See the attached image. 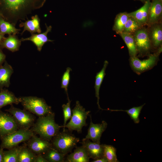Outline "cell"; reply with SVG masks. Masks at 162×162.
<instances>
[{
  "label": "cell",
  "instance_id": "1",
  "mask_svg": "<svg viewBox=\"0 0 162 162\" xmlns=\"http://www.w3.org/2000/svg\"><path fill=\"white\" fill-rule=\"evenodd\" d=\"M45 0H1L10 21L16 23L25 19L35 10L42 7Z\"/></svg>",
  "mask_w": 162,
  "mask_h": 162
},
{
  "label": "cell",
  "instance_id": "2",
  "mask_svg": "<svg viewBox=\"0 0 162 162\" xmlns=\"http://www.w3.org/2000/svg\"><path fill=\"white\" fill-rule=\"evenodd\" d=\"M54 112L38 117L30 129L34 134H38L43 139L50 141L59 132L62 126L57 124L55 120Z\"/></svg>",
  "mask_w": 162,
  "mask_h": 162
},
{
  "label": "cell",
  "instance_id": "3",
  "mask_svg": "<svg viewBox=\"0 0 162 162\" xmlns=\"http://www.w3.org/2000/svg\"><path fill=\"white\" fill-rule=\"evenodd\" d=\"M80 139L68 130L59 132L51 140L52 146L60 153L66 155L76 146Z\"/></svg>",
  "mask_w": 162,
  "mask_h": 162
},
{
  "label": "cell",
  "instance_id": "4",
  "mask_svg": "<svg viewBox=\"0 0 162 162\" xmlns=\"http://www.w3.org/2000/svg\"><path fill=\"white\" fill-rule=\"evenodd\" d=\"M19 98L24 109L40 117L53 112L51 107L42 98L34 96H23Z\"/></svg>",
  "mask_w": 162,
  "mask_h": 162
},
{
  "label": "cell",
  "instance_id": "5",
  "mask_svg": "<svg viewBox=\"0 0 162 162\" xmlns=\"http://www.w3.org/2000/svg\"><path fill=\"white\" fill-rule=\"evenodd\" d=\"M90 112L86 111L79 101H76L75 107L72 110L70 121L65 125L62 126L63 130H65L66 128L71 132L76 130L78 133L81 132L82 128L87 125L86 120Z\"/></svg>",
  "mask_w": 162,
  "mask_h": 162
},
{
  "label": "cell",
  "instance_id": "6",
  "mask_svg": "<svg viewBox=\"0 0 162 162\" xmlns=\"http://www.w3.org/2000/svg\"><path fill=\"white\" fill-rule=\"evenodd\" d=\"M34 134L30 129H19L0 138V148L8 149L17 146L20 143L26 142Z\"/></svg>",
  "mask_w": 162,
  "mask_h": 162
},
{
  "label": "cell",
  "instance_id": "7",
  "mask_svg": "<svg viewBox=\"0 0 162 162\" xmlns=\"http://www.w3.org/2000/svg\"><path fill=\"white\" fill-rule=\"evenodd\" d=\"M5 110L10 114L15 120L19 129H29L34 124L35 117L32 113L24 109L16 108L12 104Z\"/></svg>",
  "mask_w": 162,
  "mask_h": 162
},
{
  "label": "cell",
  "instance_id": "8",
  "mask_svg": "<svg viewBox=\"0 0 162 162\" xmlns=\"http://www.w3.org/2000/svg\"><path fill=\"white\" fill-rule=\"evenodd\" d=\"M19 129L13 116L8 112L0 110V139Z\"/></svg>",
  "mask_w": 162,
  "mask_h": 162
},
{
  "label": "cell",
  "instance_id": "9",
  "mask_svg": "<svg viewBox=\"0 0 162 162\" xmlns=\"http://www.w3.org/2000/svg\"><path fill=\"white\" fill-rule=\"evenodd\" d=\"M25 144L36 155L43 154L52 146L50 141L38 137L35 134L26 142Z\"/></svg>",
  "mask_w": 162,
  "mask_h": 162
},
{
  "label": "cell",
  "instance_id": "10",
  "mask_svg": "<svg viewBox=\"0 0 162 162\" xmlns=\"http://www.w3.org/2000/svg\"><path fill=\"white\" fill-rule=\"evenodd\" d=\"M133 35L137 52H146L149 50L151 44L147 28L142 27L137 30Z\"/></svg>",
  "mask_w": 162,
  "mask_h": 162
},
{
  "label": "cell",
  "instance_id": "11",
  "mask_svg": "<svg viewBox=\"0 0 162 162\" xmlns=\"http://www.w3.org/2000/svg\"><path fill=\"white\" fill-rule=\"evenodd\" d=\"M90 117V122L88 133L85 137L82 140L88 139L93 142L100 143L102 134L106 128L107 124L104 121H102L101 123L94 124L92 122L91 115Z\"/></svg>",
  "mask_w": 162,
  "mask_h": 162
},
{
  "label": "cell",
  "instance_id": "12",
  "mask_svg": "<svg viewBox=\"0 0 162 162\" xmlns=\"http://www.w3.org/2000/svg\"><path fill=\"white\" fill-rule=\"evenodd\" d=\"M80 143L87 151L90 158L95 160L104 156L103 144L91 142L88 139L82 140Z\"/></svg>",
  "mask_w": 162,
  "mask_h": 162
},
{
  "label": "cell",
  "instance_id": "13",
  "mask_svg": "<svg viewBox=\"0 0 162 162\" xmlns=\"http://www.w3.org/2000/svg\"><path fill=\"white\" fill-rule=\"evenodd\" d=\"M162 14V2L159 0H154L149 8L146 25L149 26L160 22Z\"/></svg>",
  "mask_w": 162,
  "mask_h": 162
},
{
  "label": "cell",
  "instance_id": "14",
  "mask_svg": "<svg viewBox=\"0 0 162 162\" xmlns=\"http://www.w3.org/2000/svg\"><path fill=\"white\" fill-rule=\"evenodd\" d=\"M156 55H151L147 59L141 60L136 57H131L130 63L133 68L136 71L142 72L151 68L155 63Z\"/></svg>",
  "mask_w": 162,
  "mask_h": 162
},
{
  "label": "cell",
  "instance_id": "15",
  "mask_svg": "<svg viewBox=\"0 0 162 162\" xmlns=\"http://www.w3.org/2000/svg\"><path fill=\"white\" fill-rule=\"evenodd\" d=\"M147 28L149 37L154 46L157 47L161 45L162 42V27L160 22L148 26Z\"/></svg>",
  "mask_w": 162,
  "mask_h": 162
},
{
  "label": "cell",
  "instance_id": "16",
  "mask_svg": "<svg viewBox=\"0 0 162 162\" xmlns=\"http://www.w3.org/2000/svg\"><path fill=\"white\" fill-rule=\"evenodd\" d=\"M151 3L149 0H147L144 5L138 10L128 13V16L134 18L142 26L146 25L148 11Z\"/></svg>",
  "mask_w": 162,
  "mask_h": 162
},
{
  "label": "cell",
  "instance_id": "17",
  "mask_svg": "<svg viewBox=\"0 0 162 162\" xmlns=\"http://www.w3.org/2000/svg\"><path fill=\"white\" fill-rule=\"evenodd\" d=\"M46 31L43 33L38 34H32L30 37L26 38H22L21 40H29L33 42L37 47L38 50L40 51L44 45L48 41H52L48 38L47 34L48 33L51 31V26H48L46 25Z\"/></svg>",
  "mask_w": 162,
  "mask_h": 162
},
{
  "label": "cell",
  "instance_id": "18",
  "mask_svg": "<svg viewBox=\"0 0 162 162\" xmlns=\"http://www.w3.org/2000/svg\"><path fill=\"white\" fill-rule=\"evenodd\" d=\"M90 158L84 147L82 146L76 147L73 152L68 155L67 162H88Z\"/></svg>",
  "mask_w": 162,
  "mask_h": 162
},
{
  "label": "cell",
  "instance_id": "19",
  "mask_svg": "<svg viewBox=\"0 0 162 162\" xmlns=\"http://www.w3.org/2000/svg\"><path fill=\"white\" fill-rule=\"evenodd\" d=\"M20 102L19 98L16 97L11 92L3 90L0 92V110L8 104H18Z\"/></svg>",
  "mask_w": 162,
  "mask_h": 162
},
{
  "label": "cell",
  "instance_id": "20",
  "mask_svg": "<svg viewBox=\"0 0 162 162\" xmlns=\"http://www.w3.org/2000/svg\"><path fill=\"white\" fill-rule=\"evenodd\" d=\"M119 34L127 45L130 57H136L138 52L133 34L122 32Z\"/></svg>",
  "mask_w": 162,
  "mask_h": 162
},
{
  "label": "cell",
  "instance_id": "21",
  "mask_svg": "<svg viewBox=\"0 0 162 162\" xmlns=\"http://www.w3.org/2000/svg\"><path fill=\"white\" fill-rule=\"evenodd\" d=\"M108 62L105 61L104 63V65L102 69L98 73H97L95 76L94 88L95 90V96L97 98V104L98 108L100 109L104 110L100 107L99 104V90L100 89L105 75V70L108 65Z\"/></svg>",
  "mask_w": 162,
  "mask_h": 162
},
{
  "label": "cell",
  "instance_id": "22",
  "mask_svg": "<svg viewBox=\"0 0 162 162\" xmlns=\"http://www.w3.org/2000/svg\"><path fill=\"white\" fill-rule=\"evenodd\" d=\"M48 162H63L65 155L58 152L52 146L42 154Z\"/></svg>",
  "mask_w": 162,
  "mask_h": 162
},
{
  "label": "cell",
  "instance_id": "23",
  "mask_svg": "<svg viewBox=\"0 0 162 162\" xmlns=\"http://www.w3.org/2000/svg\"><path fill=\"white\" fill-rule=\"evenodd\" d=\"M36 154L26 145L20 146L18 155V162H34Z\"/></svg>",
  "mask_w": 162,
  "mask_h": 162
},
{
  "label": "cell",
  "instance_id": "24",
  "mask_svg": "<svg viewBox=\"0 0 162 162\" xmlns=\"http://www.w3.org/2000/svg\"><path fill=\"white\" fill-rule=\"evenodd\" d=\"M13 72L12 67L8 64L0 68V86H8L10 80Z\"/></svg>",
  "mask_w": 162,
  "mask_h": 162
},
{
  "label": "cell",
  "instance_id": "25",
  "mask_svg": "<svg viewBox=\"0 0 162 162\" xmlns=\"http://www.w3.org/2000/svg\"><path fill=\"white\" fill-rule=\"evenodd\" d=\"M24 26L23 32L25 31H28L31 33L41 32L40 24V20L37 15L33 16L31 20L26 21L23 24Z\"/></svg>",
  "mask_w": 162,
  "mask_h": 162
},
{
  "label": "cell",
  "instance_id": "26",
  "mask_svg": "<svg viewBox=\"0 0 162 162\" xmlns=\"http://www.w3.org/2000/svg\"><path fill=\"white\" fill-rule=\"evenodd\" d=\"M128 16V13L126 12L121 13L116 15L112 29L117 34L123 32Z\"/></svg>",
  "mask_w": 162,
  "mask_h": 162
},
{
  "label": "cell",
  "instance_id": "27",
  "mask_svg": "<svg viewBox=\"0 0 162 162\" xmlns=\"http://www.w3.org/2000/svg\"><path fill=\"white\" fill-rule=\"evenodd\" d=\"M20 146H17L4 151L3 162H18V155Z\"/></svg>",
  "mask_w": 162,
  "mask_h": 162
},
{
  "label": "cell",
  "instance_id": "28",
  "mask_svg": "<svg viewBox=\"0 0 162 162\" xmlns=\"http://www.w3.org/2000/svg\"><path fill=\"white\" fill-rule=\"evenodd\" d=\"M145 104L140 106L134 107L128 110H110L109 109L106 110H110L112 111L125 112L130 117L131 119L133 120L134 123L138 124L140 122L139 116L140 113L142 109Z\"/></svg>",
  "mask_w": 162,
  "mask_h": 162
},
{
  "label": "cell",
  "instance_id": "29",
  "mask_svg": "<svg viewBox=\"0 0 162 162\" xmlns=\"http://www.w3.org/2000/svg\"><path fill=\"white\" fill-rule=\"evenodd\" d=\"M103 155L107 160L108 162H119L116 154V149L110 145L103 144Z\"/></svg>",
  "mask_w": 162,
  "mask_h": 162
},
{
  "label": "cell",
  "instance_id": "30",
  "mask_svg": "<svg viewBox=\"0 0 162 162\" xmlns=\"http://www.w3.org/2000/svg\"><path fill=\"white\" fill-rule=\"evenodd\" d=\"M142 27L135 20L129 16L122 32L133 34L137 30Z\"/></svg>",
  "mask_w": 162,
  "mask_h": 162
},
{
  "label": "cell",
  "instance_id": "31",
  "mask_svg": "<svg viewBox=\"0 0 162 162\" xmlns=\"http://www.w3.org/2000/svg\"><path fill=\"white\" fill-rule=\"evenodd\" d=\"M3 44L6 48L12 52H14L18 50L20 42L16 37L10 36L5 40Z\"/></svg>",
  "mask_w": 162,
  "mask_h": 162
},
{
  "label": "cell",
  "instance_id": "32",
  "mask_svg": "<svg viewBox=\"0 0 162 162\" xmlns=\"http://www.w3.org/2000/svg\"><path fill=\"white\" fill-rule=\"evenodd\" d=\"M0 30L1 33L5 34L15 33L18 29L16 28L12 24L0 18Z\"/></svg>",
  "mask_w": 162,
  "mask_h": 162
},
{
  "label": "cell",
  "instance_id": "33",
  "mask_svg": "<svg viewBox=\"0 0 162 162\" xmlns=\"http://www.w3.org/2000/svg\"><path fill=\"white\" fill-rule=\"evenodd\" d=\"M72 70L70 67L66 68L62 76L61 80V87L64 89L67 95L68 98H69L68 93V87L70 80V72Z\"/></svg>",
  "mask_w": 162,
  "mask_h": 162
},
{
  "label": "cell",
  "instance_id": "34",
  "mask_svg": "<svg viewBox=\"0 0 162 162\" xmlns=\"http://www.w3.org/2000/svg\"><path fill=\"white\" fill-rule=\"evenodd\" d=\"M68 99V102L66 104H63L62 106L64 118L63 125H65L66 124L67 122L70 118L72 116V111L70 107L71 100L69 98Z\"/></svg>",
  "mask_w": 162,
  "mask_h": 162
},
{
  "label": "cell",
  "instance_id": "35",
  "mask_svg": "<svg viewBox=\"0 0 162 162\" xmlns=\"http://www.w3.org/2000/svg\"><path fill=\"white\" fill-rule=\"evenodd\" d=\"M34 162H48L42 154L36 155Z\"/></svg>",
  "mask_w": 162,
  "mask_h": 162
},
{
  "label": "cell",
  "instance_id": "36",
  "mask_svg": "<svg viewBox=\"0 0 162 162\" xmlns=\"http://www.w3.org/2000/svg\"><path fill=\"white\" fill-rule=\"evenodd\" d=\"M92 162H108L107 159L104 156L98 159L93 160Z\"/></svg>",
  "mask_w": 162,
  "mask_h": 162
},
{
  "label": "cell",
  "instance_id": "37",
  "mask_svg": "<svg viewBox=\"0 0 162 162\" xmlns=\"http://www.w3.org/2000/svg\"><path fill=\"white\" fill-rule=\"evenodd\" d=\"M3 149L0 148V162H3Z\"/></svg>",
  "mask_w": 162,
  "mask_h": 162
},
{
  "label": "cell",
  "instance_id": "38",
  "mask_svg": "<svg viewBox=\"0 0 162 162\" xmlns=\"http://www.w3.org/2000/svg\"><path fill=\"white\" fill-rule=\"evenodd\" d=\"M4 58V54L0 51V64L3 61Z\"/></svg>",
  "mask_w": 162,
  "mask_h": 162
},
{
  "label": "cell",
  "instance_id": "39",
  "mask_svg": "<svg viewBox=\"0 0 162 162\" xmlns=\"http://www.w3.org/2000/svg\"><path fill=\"white\" fill-rule=\"evenodd\" d=\"M2 38V36L0 34V41L1 40Z\"/></svg>",
  "mask_w": 162,
  "mask_h": 162
},
{
  "label": "cell",
  "instance_id": "40",
  "mask_svg": "<svg viewBox=\"0 0 162 162\" xmlns=\"http://www.w3.org/2000/svg\"><path fill=\"white\" fill-rule=\"evenodd\" d=\"M160 0V1L162 2V0Z\"/></svg>",
  "mask_w": 162,
  "mask_h": 162
},
{
  "label": "cell",
  "instance_id": "41",
  "mask_svg": "<svg viewBox=\"0 0 162 162\" xmlns=\"http://www.w3.org/2000/svg\"><path fill=\"white\" fill-rule=\"evenodd\" d=\"M141 1H143V0H140Z\"/></svg>",
  "mask_w": 162,
  "mask_h": 162
}]
</instances>
